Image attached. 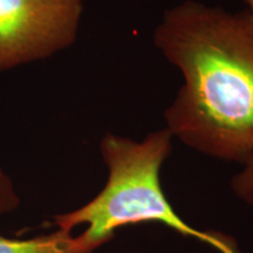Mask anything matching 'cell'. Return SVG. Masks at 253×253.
<instances>
[{
  "label": "cell",
  "mask_w": 253,
  "mask_h": 253,
  "mask_svg": "<svg viewBox=\"0 0 253 253\" xmlns=\"http://www.w3.org/2000/svg\"><path fill=\"white\" fill-rule=\"evenodd\" d=\"M20 198L15 192L13 183L0 167V217L17 210Z\"/></svg>",
  "instance_id": "8992f818"
},
{
  "label": "cell",
  "mask_w": 253,
  "mask_h": 253,
  "mask_svg": "<svg viewBox=\"0 0 253 253\" xmlns=\"http://www.w3.org/2000/svg\"><path fill=\"white\" fill-rule=\"evenodd\" d=\"M0 253H91L78 237L58 230L31 239H9L0 235Z\"/></svg>",
  "instance_id": "277c9868"
},
{
  "label": "cell",
  "mask_w": 253,
  "mask_h": 253,
  "mask_svg": "<svg viewBox=\"0 0 253 253\" xmlns=\"http://www.w3.org/2000/svg\"><path fill=\"white\" fill-rule=\"evenodd\" d=\"M172 137L168 129L153 132L143 142L104 136L101 153L109 170L108 181L89 203L55 216L59 230L72 232L74 227L87 225L79 238L93 253L109 242L120 227L157 221L183 236L202 240L220 253H242L231 237L190 226L167 199L160 171L172 150Z\"/></svg>",
  "instance_id": "7a4b0ae2"
},
{
  "label": "cell",
  "mask_w": 253,
  "mask_h": 253,
  "mask_svg": "<svg viewBox=\"0 0 253 253\" xmlns=\"http://www.w3.org/2000/svg\"><path fill=\"white\" fill-rule=\"evenodd\" d=\"M232 189L239 198L253 207V156L244 164V169L233 177Z\"/></svg>",
  "instance_id": "5b68a950"
},
{
  "label": "cell",
  "mask_w": 253,
  "mask_h": 253,
  "mask_svg": "<svg viewBox=\"0 0 253 253\" xmlns=\"http://www.w3.org/2000/svg\"><path fill=\"white\" fill-rule=\"evenodd\" d=\"M244 1L246 2V5L249 6L248 11L251 13V15L253 17V0H244Z\"/></svg>",
  "instance_id": "52a82bcc"
},
{
  "label": "cell",
  "mask_w": 253,
  "mask_h": 253,
  "mask_svg": "<svg viewBox=\"0 0 253 253\" xmlns=\"http://www.w3.org/2000/svg\"><path fill=\"white\" fill-rule=\"evenodd\" d=\"M87 0H0V72L42 60L77 39Z\"/></svg>",
  "instance_id": "3957f363"
},
{
  "label": "cell",
  "mask_w": 253,
  "mask_h": 253,
  "mask_svg": "<svg viewBox=\"0 0 253 253\" xmlns=\"http://www.w3.org/2000/svg\"><path fill=\"white\" fill-rule=\"evenodd\" d=\"M155 45L184 84L166 112L186 145L243 166L253 156V17L186 0L168 9Z\"/></svg>",
  "instance_id": "6da1fadb"
}]
</instances>
